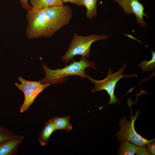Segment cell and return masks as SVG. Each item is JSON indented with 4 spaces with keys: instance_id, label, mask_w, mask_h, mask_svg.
<instances>
[{
    "instance_id": "obj_5",
    "label": "cell",
    "mask_w": 155,
    "mask_h": 155,
    "mask_svg": "<svg viewBox=\"0 0 155 155\" xmlns=\"http://www.w3.org/2000/svg\"><path fill=\"white\" fill-rule=\"evenodd\" d=\"M139 115L138 112L135 116L132 115L131 120L128 121L126 117L119 120V122L120 130L116 133L117 139L119 141H130L138 146H144L148 143L154 141L155 139L147 140L138 134L134 128V122Z\"/></svg>"
},
{
    "instance_id": "obj_11",
    "label": "cell",
    "mask_w": 155,
    "mask_h": 155,
    "mask_svg": "<svg viewBox=\"0 0 155 155\" xmlns=\"http://www.w3.org/2000/svg\"><path fill=\"white\" fill-rule=\"evenodd\" d=\"M30 2L31 6L34 9L64 5L61 0H30Z\"/></svg>"
},
{
    "instance_id": "obj_18",
    "label": "cell",
    "mask_w": 155,
    "mask_h": 155,
    "mask_svg": "<svg viewBox=\"0 0 155 155\" xmlns=\"http://www.w3.org/2000/svg\"><path fill=\"white\" fill-rule=\"evenodd\" d=\"M21 7L27 11L30 9L31 6L28 3V0H19Z\"/></svg>"
},
{
    "instance_id": "obj_14",
    "label": "cell",
    "mask_w": 155,
    "mask_h": 155,
    "mask_svg": "<svg viewBox=\"0 0 155 155\" xmlns=\"http://www.w3.org/2000/svg\"><path fill=\"white\" fill-rule=\"evenodd\" d=\"M151 51L152 54L151 59L150 61L144 60L137 65L144 73H148L153 71L155 66V52L153 50Z\"/></svg>"
},
{
    "instance_id": "obj_16",
    "label": "cell",
    "mask_w": 155,
    "mask_h": 155,
    "mask_svg": "<svg viewBox=\"0 0 155 155\" xmlns=\"http://www.w3.org/2000/svg\"><path fill=\"white\" fill-rule=\"evenodd\" d=\"M135 154L137 155H150L148 151L147 148L143 146H137Z\"/></svg>"
},
{
    "instance_id": "obj_3",
    "label": "cell",
    "mask_w": 155,
    "mask_h": 155,
    "mask_svg": "<svg viewBox=\"0 0 155 155\" xmlns=\"http://www.w3.org/2000/svg\"><path fill=\"white\" fill-rule=\"evenodd\" d=\"M108 36L103 34H92L87 36L79 35L75 33L68 48L60 59L66 63L74 61V57L80 55L82 58L86 59L90 57V46L94 42L105 40Z\"/></svg>"
},
{
    "instance_id": "obj_19",
    "label": "cell",
    "mask_w": 155,
    "mask_h": 155,
    "mask_svg": "<svg viewBox=\"0 0 155 155\" xmlns=\"http://www.w3.org/2000/svg\"><path fill=\"white\" fill-rule=\"evenodd\" d=\"M63 3L66 2H70L73 4H76L79 6H83L82 4V0H61Z\"/></svg>"
},
{
    "instance_id": "obj_13",
    "label": "cell",
    "mask_w": 155,
    "mask_h": 155,
    "mask_svg": "<svg viewBox=\"0 0 155 155\" xmlns=\"http://www.w3.org/2000/svg\"><path fill=\"white\" fill-rule=\"evenodd\" d=\"M137 146L128 141L122 142L120 145L118 154L121 155H134L135 154Z\"/></svg>"
},
{
    "instance_id": "obj_9",
    "label": "cell",
    "mask_w": 155,
    "mask_h": 155,
    "mask_svg": "<svg viewBox=\"0 0 155 155\" xmlns=\"http://www.w3.org/2000/svg\"><path fill=\"white\" fill-rule=\"evenodd\" d=\"M56 131L51 119L45 123L38 137V141L42 146L48 144V141L53 133Z\"/></svg>"
},
{
    "instance_id": "obj_4",
    "label": "cell",
    "mask_w": 155,
    "mask_h": 155,
    "mask_svg": "<svg viewBox=\"0 0 155 155\" xmlns=\"http://www.w3.org/2000/svg\"><path fill=\"white\" fill-rule=\"evenodd\" d=\"M127 66L124 63L121 68L117 72L113 73V69L110 68L106 77L104 79L98 80L91 78L89 75L88 78L91 82L94 84V87L91 90L92 93H94L101 90H105L109 95L110 101L106 105L108 104H119L121 102L120 99L116 96L115 90L116 86L119 80L124 77H138L137 73L130 75H123V73Z\"/></svg>"
},
{
    "instance_id": "obj_8",
    "label": "cell",
    "mask_w": 155,
    "mask_h": 155,
    "mask_svg": "<svg viewBox=\"0 0 155 155\" xmlns=\"http://www.w3.org/2000/svg\"><path fill=\"white\" fill-rule=\"evenodd\" d=\"M24 139L21 135H15L0 145V155H15L17 154L20 145Z\"/></svg>"
},
{
    "instance_id": "obj_1",
    "label": "cell",
    "mask_w": 155,
    "mask_h": 155,
    "mask_svg": "<svg viewBox=\"0 0 155 155\" xmlns=\"http://www.w3.org/2000/svg\"><path fill=\"white\" fill-rule=\"evenodd\" d=\"M26 34L30 39L49 37L69 22L72 10L67 5L39 9L32 7L27 11Z\"/></svg>"
},
{
    "instance_id": "obj_17",
    "label": "cell",
    "mask_w": 155,
    "mask_h": 155,
    "mask_svg": "<svg viewBox=\"0 0 155 155\" xmlns=\"http://www.w3.org/2000/svg\"><path fill=\"white\" fill-rule=\"evenodd\" d=\"M147 149L150 155L155 154V143L154 141L150 142L146 144Z\"/></svg>"
},
{
    "instance_id": "obj_7",
    "label": "cell",
    "mask_w": 155,
    "mask_h": 155,
    "mask_svg": "<svg viewBox=\"0 0 155 155\" xmlns=\"http://www.w3.org/2000/svg\"><path fill=\"white\" fill-rule=\"evenodd\" d=\"M121 7L126 15L133 14L136 17V22L141 27L146 26L147 24L144 20V17H149L144 12L143 5L138 0H113Z\"/></svg>"
},
{
    "instance_id": "obj_2",
    "label": "cell",
    "mask_w": 155,
    "mask_h": 155,
    "mask_svg": "<svg viewBox=\"0 0 155 155\" xmlns=\"http://www.w3.org/2000/svg\"><path fill=\"white\" fill-rule=\"evenodd\" d=\"M42 67L45 71V76L40 81L42 84L47 83L54 86L66 82L69 76L78 75L82 79L88 78L89 75L85 72V69L87 67L97 69L94 62L82 58L79 61H73L69 65L61 69H51L43 63Z\"/></svg>"
},
{
    "instance_id": "obj_10",
    "label": "cell",
    "mask_w": 155,
    "mask_h": 155,
    "mask_svg": "<svg viewBox=\"0 0 155 155\" xmlns=\"http://www.w3.org/2000/svg\"><path fill=\"white\" fill-rule=\"evenodd\" d=\"M56 130L64 129L67 131L71 130L72 126L69 122L70 116L54 117L51 119Z\"/></svg>"
},
{
    "instance_id": "obj_6",
    "label": "cell",
    "mask_w": 155,
    "mask_h": 155,
    "mask_svg": "<svg viewBox=\"0 0 155 155\" xmlns=\"http://www.w3.org/2000/svg\"><path fill=\"white\" fill-rule=\"evenodd\" d=\"M18 78L21 84L16 83L15 85L23 92L24 96V102L20 109L22 113L27 111L38 95L51 84L47 83H41L40 81H28L20 77Z\"/></svg>"
},
{
    "instance_id": "obj_15",
    "label": "cell",
    "mask_w": 155,
    "mask_h": 155,
    "mask_svg": "<svg viewBox=\"0 0 155 155\" xmlns=\"http://www.w3.org/2000/svg\"><path fill=\"white\" fill-rule=\"evenodd\" d=\"M14 135L11 131L5 127L0 126V145L11 139Z\"/></svg>"
},
{
    "instance_id": "obj_12",
    "label": "cell",
    "mask_w": 155,
    "mask_h": 155,
    "mask_svg": "<svg viewBox=\"0 0 155 155\" xmlns=\"http://www.w3.org/2000/svg\"><path fill=\"white\" fill-rule=\"evenodd\" d=\"M98 0H82L83 6L86 7L87 17L92 19L97 15V3Z\"/></svg>"
}]
</instances>
